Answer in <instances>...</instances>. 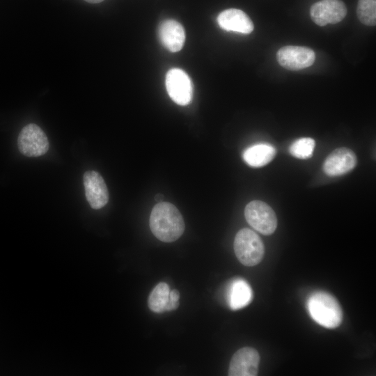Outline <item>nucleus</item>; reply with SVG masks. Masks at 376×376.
I'll return each mask as SVG.
<instances>
[{"instance_id":"6","label":"nucleus","mask_w":376,"mask_h":376,"mask_svg":"<svg viewBox=\"0 0 376 376\" xmlns=\"http://www.w3.org/2000/svg\"><path fill=\"white\" fill-rule=\"evenodd\" d=\"M166 88L171 100L182 106L188 104L193 96V85L188 75L181 69L172 68L166 75Z\"/></svg>"},{"instance_id":"12","label":"nucleus","mask_w":376,"mask_h":376,"mask_svg":"<svg viewBox=\"0 0 376 376\" xmlns=\"http://www.w3.org/2000/svg\"><path fill=\"white\" fill-rule=\"evenodd\" d=\"M219 26L227 31L251 33L254 28L250 17L242 10L236 8L225 10L217 17Z\"/></svg>"},{"instance_id":"11","label":"nucleus","mask_w":376,"mask_h":376,"mask_svg":"<svg viewBox=\"0 0 376 376\" xmlns=\"http://www.w3.org/2000/svg\"><path fill=\"white\" fill-rule=\"evenodd\" d=\"M354 152L347 148H339L333 150L323 164V171L329 176L344 175L351 171L357 165Z\"/></svg>"},{"instance_id":"10","label":"nucleus","mask_w":376,"mask_h":376,"mask_svg":"<svg viewBox=\"0 0 376 376\" xmlns=\"http://www.w3.org/2000/svg\"><path fill=\"white\" fill-rule=\"evenodd\" d=\"M83 182L91 207L95 210L103 207L109 201V191L101 175L95 171H88L84 174Z\"/></svg>"},{"instance_id":"17","label":"nucleus","mask_w":376,"mask_h":376,"mask_svg":"<svg viewBox=\"0 0 376 376\" xmlns=\"http://www.w3.org/2000/svg\"><path fill=\"white\" fill-rule=\"evenodd\" d=\"M315 142L309 137H303L295 141L289 148L290 153L296 158L307 159L312 157Z\"/></svg>"},{"instance_id":"18","label":"nucleus","mask_w":376,"mask_h":376,"mask_svg":"<svg viewBox=\"0 0 376 376\" xmlns=\"http://www.w3.org/2000/svg\"><path fill=\"white\" fill-rule=\"evenodd\" d=\"M357 14L362 24L375 26L376 24V0H359Z\"/></svg>"},{"instance_id":"4","label":"nucleus","mask_w":376,"mask_h":376,"mask_svg":"<svg viewBox=\"0 0 376 376\" xmlns=\"http://www.w3.org/2000/svg\"><path fill=\"white\" fill-rule=\"evenodd\" d=\"M248 224L265 235L272 234L277 227V218L272 208L261 201H252L244 209Z\"/></svg>"},{"instance_id":"16","label":"nucleus","mask_w":376,"mask_h":376,"mask_svg":"<svg viewBox=\"0 0 376 376\" xmlns=\"http://www.w3.org/2000/svg\"><path fill=\"white\" fill-rule=\"evenodd\" d=\"M169 293L170 289L166 283L161 282L158 283L149 295L148 301L149 308L157 313L166 311Z\"/></svg>"},{"instance_id":"15","label":"nucleus","mask_w":376,"mask_h":376,"mask_svg":"<svg viewBox=\"0 0 376 376\" xmlns=\"http://www.w3.org/2000/svg\"><path fill=\"white\" fill-rule=\"evenodd\" d=\"M276 154V150L272 146L260 143L246 148L242 157L249 166L259 168L269 163Z\"/></svg>"},{"instance_id":"5","label":"nucleus","mask_w":376,"mask_h":376,"mask_svg":"<svg viewBox=\"0 0 376 376\" xmlns=\"http://www.w3.org/2000/svg\"><path fill=\"white\" fill-rule=\"evenodd\" d=\"M20 152L26 157H39L49 149V141L43 130L37 125L30 123L24 126L17 139Z\"/></svg>"},{"instance_id":"21","label":"nucleus","mask_w":376,"mask_h":376,"mask_svg":"<svg viewBox=\"0 0 376 376\" xmlns=\"http://www.w3.org/2000/svg\"><path fill=\"white\" fill-rule=\"evenodd\" d=\"M162 198V196L160 195V194H157V195L155 196V199H156V201H159V200H161Z\"/></svg>"},{"instance_id":"9","label":"nucleus","mask_w":376,"mask_h":376,"mask_svg":"<svg viewBox=\"0 0 376 376\" xmlns=\"http://www.w3.org/2000/svg\"><path fill=\"white\" fill-rule=\"evenodd\" d=\"M260 356L256 350L245 347L237 350L232 357L229 376H255L258 374Z\"/></svg>"},{"instance_id":"2","label":"nucleus","mask_w":376,"mask_h":376,"mask_svg":"<svg viewBox=\"0 0 376 376\" xmlns=\"http://www.w3.org/2000/svg\"><path fill=\"white\" fill-rule=\"evenodd\" d=\"M307 310L320 325L328 328L338 327L343 320V311L337 299L322 291L313 293L306 302Z\"/></svg>"},{"instance_id":"13","label":"nucleus","mask_w":376,"mask_h":376,"mask_svg":"<svg viewBox=\"0 0 376 376\" xmlns=\"http://www.w3.org/2000/svg\"><path fill=\"white\" fill-rule=\"evenodd\" d=\"M159 38L169 51L177 52L180 51L185 41V32L181 24L174 19L164 21L159 27Z\"/></svg>"},{"instance_id":"1","label":"nucleus","mask_w":376,"mask_h":376,"mask_svg":"<svg viewBox=\"0 0 376 376\" xmlns=\"http://www.w3.org/2000/svg\"><path fill=\"white\" fill-rule=\"evenodd\" d=\"M149 224L153 235L164 242L177 240L185 230L181 213L174 205L168 202H161L153 207Z\"/></svg>"},{"instance_id":"20","label":"nucleus","mask_w":376,"mask_h":376,"mask_svg":"<svg viewBox=\"0 0 376 376\" xmlns=\"http://www.w3.org/2000/svg\"><path fill=\"white\" fill-rule=\"evenodd\" d=\"M85 1L91 3H97L103 1L104 0H84Z\"/></svg>"},{"instance_id":"8","label":"nucleus","mask_w":376,"mask_h":376,"mask_svg":"<svg viewBox=\"0 0 376 376\" xmlns=\"http://www.w3.org/2000/svg\"><path fill=\"white\" fill-rule=\"evenodd\" d=\"M347 14V8L341 0H321L311 8L312 20L319 26L336 24L342 21Z\"/></svg>"},{"instance_id":"7","label":"nucleus","mask_w":376,"mask_h":376,"mask_svg":"<svg viewBox=\"0 0 376 376\" xmlns=\"http://www.w3.org/2000/svg\"><path fill=\"white\" fill-rule=\"evenodd\" d=\"M276 59L282 67L290 70H298L312 65L315 54L308 47L289 45L277 52Z\"/></svg>"},{"instance_id":"19","label":"nucleus","mask_w":376,"mask_h":376,"mask_svg":"<svg viewBox=\"0 0 376 376\" xmlns=\"http://www.w3.org/2000/svg\"><path fill=\"white\" fill-rule=\"evenodd\" d=\"M180 293L177 290H172L169 293V301L166 306V311H173L179 306Z\"/></svg>"},{"instance_id":"14","label":"nucleus","mask_w":376,"mask_h":376,"mask_svg":"<svg viewBox=\"0 0 376 376\" xmlns=\"http://www.w3.org/2000/svg\"><path fill=\"white\" fill-rule=\"evenodd\" d=\"M253 297L252 290L249 283L242 279L233 280L227 292V301L232 310H238L249 305Z\"/></svg>"},{"instance_id":"3","label":"nucleus","mask_w":376,"mask_h":376,"mask_svg":"<svg viewBox=\"0 0 376 376\" xmlns=\"http://www.w3.org/2000/svg\"><path fill=\"white\" fill-rule=\"evenodd\" d=\"M233 247L238 260L247 267L258 265L262 260L265 253L262 240L249 228H242L237 233Z\"/></svg>"}]
</instances>
